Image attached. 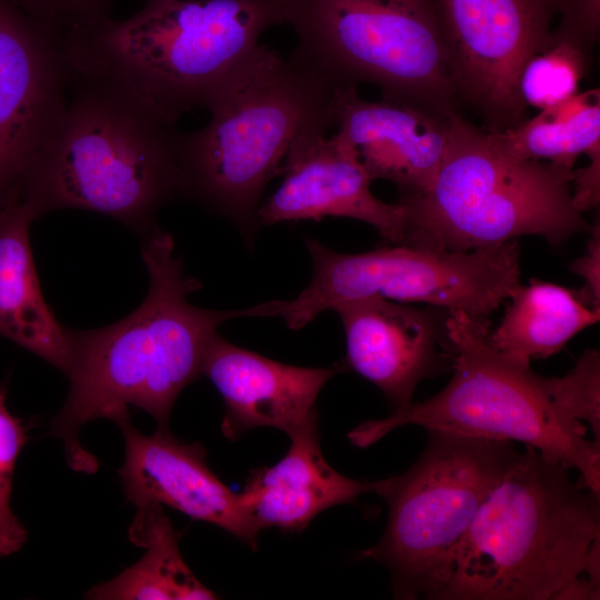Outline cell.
<instances>
[{"label":"cell","instance_id":"obj_1","mask_svg":"<svg viewBox=\"0 0 600 600\" xmlns=\"http://www.w3.org/2000/svg\"><path fill=\"white\" fill-rule=\"evenodd\" d=\"M141 254L150 277L143 302L103 328H67L70 387L50 422L64 446L68 466L93 473L98 460L79 441L81 427L100 418L118 421L136 407L168 427L180 392L199 376L206 349L218 328L232 319L277 316L281 300L238 310H209L188 302L201 282L187 277L172 237L158 226L142 236Z\"/></svg>","mask_w":600,"mask_h":600},{"label":"cell","instance_id":"obj_2","mask_svg":"<svg viewBox=\"0 0 600 600\" xmlns=\"http://www.w3.org/2000/svg\"><path fill=\"white\" fill-rule=\"evenodd\" d=\"M279 24L286 0H148L61 43L73 76L107 81L176 124L256 62L261 34Z\"/></svg>","mask_w":600,"mask_h":600},{"label":"cell","instance_id":"obj_3","mask_svg":"<svg viewBox=\"0 0 600 600\" xmlns=\"http://www.w3.org/2000/svg\"><path fill=\"white\" fill-rule=\"evenodd\" d=\"M178 131L122 89L71 74L64 109L28 167L20 198L38 217L58 209L107 214L144 236L183 197Z\"/></svg>","mask_w":600,"mask_h":600},{"label":"cell","instance_id":"obj_4","mask_svg":"<svg viewBox=\"0 0 600 600\" xmlns=\"http://www.w3.org/2000/svg\"><path fill=\"white\" fill-rule=\"evenodd\" d=\"M337 88L293 52L263 54L206 106L209 122L177 134L183 197L231 221L248 239L260 227L262 192L288 152L333 122Z\"/></svg>","mask_w":600,"mask_h":600},{"label":"cell","instance_id":"obj_5","mask_svg":"<svg viewBox=\"0 0 600 600\" xmlns=\"http://www.w3.org/2000/svg\"><path fill=\"white\" fill-rule=\"evenodd\" d=\"M524 447L461 539L439 599L547 600L583 572L599 494Z\"/></svg>","mask_w":600,"mask_h":600},{"label":"cell","instance_id":"obj_6","mask_svg":"<svg viewBox=\"0 0 600 600\" xmlns=\"http://www.w3.org/2000/svg\"><path fill=\"white\" fill-rule=\"evenodd\" d=\"M573 169L522 159L501 148L456 111L444 154L430 188L401 197V244L466 252L522 236L559 244L592 227L572 202Z\"/></svg>","mask_w":600,"mask_h":600},{"label":"cell","instance_id":"obj_7","mask_svg":"<svg viewBox=\"0 0 600 600\" xmlns=\"http://www.w3.org/2000/svg\"><path fill=\"white\" fill-rule=\"evenodd\" d=\"M444 327L453 370L449 383L423 402L359 424L348 433L350 442L367 448L407 424L518 441L577 469L583 484L599 494L600 444L586 438L582 422L554 406L542 377L490 344L489 319L449 310Z\"/></svg>","mask_w":600,"mask_h":600},{"label":"cell","instance_id":"obj_8","mask_svg":"<svg viewBox=\"0 0 600 600\" xmlns=\"http://www.w3.org/2000/svg\"><path fill=\"white\" fill-rule=\"evenodd\" d=\"M427 431L417 462L377 481L388 523L379 542L361 552L388 568L397 599H439L461 539L521 453L510 440Z\"/></svg>","mask_w":600,"mask_h":600},{"label":"cell","instance_id":"obj_9","mask_svg":"<svg viewBox=\"0 0 600 600\" xmlns=\"http://www.w3.org/2000/svg\"><path fill=\"white\" fill-rule=\"evenodd\" d=\"M286 24L292 52L337 89L370 83L382 99L456 111L436 0H286Z\"/></svg>","mask_w":600,"mask_h":600},{"label":"cell","instance_id":"obj_10","mask_svg":"<svg viewBox=\"0 0 600 600\" xmlns=\"http://www.w3.org/2000/svg\"><path fill=\"white\" fill-rule=\"evenodd\" d=\"M312 260L309 284L279 314L299 330L346 301L371 296L396 302H423L489 317L520 284L518 240L466 252L390 244L362 253H340L306 239Z\"/></svg>","mask_w":600,"mask_h":600},{"label":"cell","instance_id":"obj_11","mask_svg":"<svg viewBox=\"0 0 600 600\" xmlns=\"http://www.w3.org/2000/svg\"><path fill=\"white\" fill-rule=\"evenodd\" d=\"M457 97L490 132L524 121L519 92L526 63L551 40L550 0H436Z\"/></svg>","mask_w":600,"mask_h":600},{"label":"cell","instance_id":"obj_12","mask_svg":"<svg viewBox=\"0 0 600 600\" xmlns=\"http://www.w3.org/2000/svg\"><path fill=\"white\" fill-rule=\"evenodd\" d=\"M71 74L61 39L14 0H0V206L52 133Z\"/></svg>","mask_w":600,"mask_h":600},{"label":"cell","instance_id":"obj_13","mask_svg":"<svg viewBox=\"0 0 600 600\" xmlns=\"http://www.w3.org/2000/svg\"><path fill=\"white\" fill-rule=\"evenodd\" d=\"M279 188L258 210L260 226L346 217L372 226L390 244L406 237V210L370 190L372 179L340 133H310L288 152Z\"/></svg>","mask_w":600,"mask_h":600},{"label":"cell","instance_id":"obj_14","mask_svg":"<svg viewBox=\"0 0 600 600\" xmlns=\"http://www.w3.org/2000/svg\"><path fill=\"white\" fill-rule=\"evenodd\" d=\"M122 431L126 457L119 476L126 498L137 509L167 506L186 516L214 524L252 548L257 527L240 493L231 491L209 469L198 443L174 438L168 427L146 436L130 417L117 422Z\"/></svg>","mask_w":600,"mask_h":600},{"label":"cell","instance_id":"obj_15","mask_svg":"<svg viewBox=\"0 0 600 600\" xmlns=\"http://www.w3.org/2000/svg\"><path fill=\"white\" fill-rule=\"evenodd\" d=\"M449 114L382 99H361L354 87L338 88L333 122L353 147L370 178L393 182L402 197L426 192L440 168Z\"/></svg>","mask_w":600,"mask_h":600},{"label":"cell","instance_id":"obj_16","mask_svg":"<svg viewBox=\"0 0 600 600\" xmlns=\"http://www.w3.org/2000/svg\"><path fill=\"white\" fill-rule=\"evenodd\" d=\"M337 372V368H303L271 360L218 332L201 364V376L223 399L221 430L231 440L258 427L277 428L289 436L318 417V394Z\"/></svg>","mask_w":600,"mask_h":600},{"label":"cell","instance_id":"obj_17","mask_svg":"<svg viewBox=\"0 0 600 600\" xmlns=\"http://www.w3.org/2000/svg\"><path fill=\"white\" fill-rule=\"evenodd\" d=\"M332 310L342 322L347 363L396 410L409 406L418 383L437 367V332L429 314L380 296L341 302Z\"/></svg>","mask_w":600,"mask_h":600},{"label":"cell","instance_id":"obj_18","mask_svg":"<svg viewBox=\"0 0 600 600\" xmlns=\"http://www.w3.org/2000/svg\"><path fill=\"white\" fill-rule=\"evenodd\" d=\"M289 437L291 444L286 456L274 466L252 472L240 493L260 530L278 527L301 531L323 510L376 491L377 481L347 478L324 460L318 417Z\"/></svg>","mask_w":600,"mask_h":600},{"label":"cell","instance_id":"obj_19","mask_svg":"<svg viewBox=\"0 0 600 600\" xmlns=\"http://www.w3.org/2000/svg\"><path fill=\"white\" fill-rule=\"evenodd\" d=\"M37 218L19 196L0 206V336L66 373L67 327L44 301L30 247L29 230Z\"/></svg>","mask_w":600,"mask_h":600},{"label":"cell","instance_id":"obj_20","mask_svg":"<svg viewBox=\"0 0 600 600\" xmlns=\"http://www.w3.org/2000/svg\"><path fill=\"white\" fill-rule=\"evenodd\" d=\"M510 300L500 324L489 331L490 344L522 362L548 358L583 329L597 323L600 309L584 304L577 291L531 279L521 283Z\"/></svg>","mask_w":600,"mask_h":600},{"label":"cell","instance_id":"obj_21","mask_svg":"<svg viewBox=\"0 0 600 600\" xmlns=\"http://www.w3.org/2000/svg\"><path fill=\"white\" fill-rule=\"evenodd\" d=\"M130 541L146 549L143 557L118 577L86 592L94 600L217 599L186 564L176 531L162 506L137 509L129 528Z\"/></svg>","mask_w":600,"mask_h":600},{"label":"cell","instance_id":"obj_22","mask_svg":"<svg viewBox=\"0 0 600 600\" xmlns=\"http://www.w3.org/2000/svg\"><path fill=\"white\" fill-rule=\"evenodd\" d=\"M488 132L513 156L573 169L581 153L600 147V91L577 92L514 128Z\"/></svg>","mask_w":600,"mask_h":600},{"label":"cell","instance_id":"obj_23","mask_svg":"<svg viewBox=\"0 0 600 600\" xmlns=\"http://www.w3.org/2000/svg\"><path fill=\"white\" fill-rule=\"evenodd\" d=\"M588 60V50L552 31L548 47L533 56L521 71L519 92L523 103L542 110L579 92Z\"/></svg>","mask_w":600,"mask_h":600},{"label":"cell","instance_id":"obj_24","mask_svg":"<svg viewBox=\"0 0 600 600\" xmlns=\"http://www.w3.org/2000/svg\"><path fill=\"white\" fill-rule=\"evenodd\" d=\"M543 388L554 406L568 417L587 421L593 441L600 444V356L586 350L576 366L561 378H543Z\"/></svg>","mask_w":600,"mask_h":600},{"label":"cell","instance_id":"obj_25","mask_svg":"<svg viewBox=\"0 0 600 600\" xmlns=\"http://www.w3.org/2000/svg\"><path fill=\"white\" fill-rule=\"evenodd\" d=\"M28 438V427L9 412L0 388V558L18 552L27 541L28 532L11 510L10 498L16 462Z\"/></svg>","mask_w":600,"mask_h":600},{"label":"cell","instance_id":"obj_26","mask_svg":"<svg viewBox=\"0 0 600 600\" xmlns=\"http://www.w3.org/2000/svg\"><path fill=\"white\" fill-rule=\"evenodd\" d=\"M60 39L111 19L112 0H14Z\"/></svg>","mask_w":600,"mask_h":600},{"label":"cell","instance_id":"obj_27","mask_svg":"<svg viewBox=\"0 0 600 600\" xmlns=\"http://www.w3.org/2000/svg\"><path fill=\"white\" fill-rule=\"evenodd\" d=\"M561 21L554 30L590 51L600 33V0H550Z\"/></svg>","mask_w":600,"mask_h":600},{"label":"cell","instance_id":"obj_28","mask_svg":"<svg viewBox=\"0 0 600 600\" xmlns=\"http://www.w3.org/2000/svg\"><path fill=\"white\" fill-rule=\"evenodd\" d=\"M570 270L582 279L579 299L592 309H600V228L592 227L586 252L576 259Z\"/></svg>","mask_w":600,"mask_h":600},{"label":"cell","instance_id":"obj_29","mask_svg":"<svg viewBox=\"0 0 600 600\" xmlns=\"http://www.w3.org/2000/svg\"><path fill=\"white\" fill-rule=\"evenodd\" d=\"M587 157L588 164L573 170L572 179V202L581 213L597 207L600 201V147L589 151Z\"/></svg>","mask_w":600,"mask_h":600},{"label":"cell","instance_id":"obj_30","mask_svg":"<svg viewBox=\"0 0 600 600\" xmlns=\"http://www.w3.org/2000/svg\"><path fill=\"white\" fill-rule=\"evenodd\" d=\"M600 584L589 579L574 578L559 591L552 599L557 600H594L599 599Z\"/></svg>","mask_w":600,"mask_h":600},{"label":"cell","instance_id":"obj_31","mask_svg":"<svg viewBox=\"0 0 600 600\" xmlns=\"http://www.w3.org/2000/svg\"><path fill=\"white\" fill-rule=\"evenodd\" d=\"M583 572H587L589 580L600 584V537L589 548Z\"/></svg>","mask_w":600,"mask_h":600}]
</instances>
